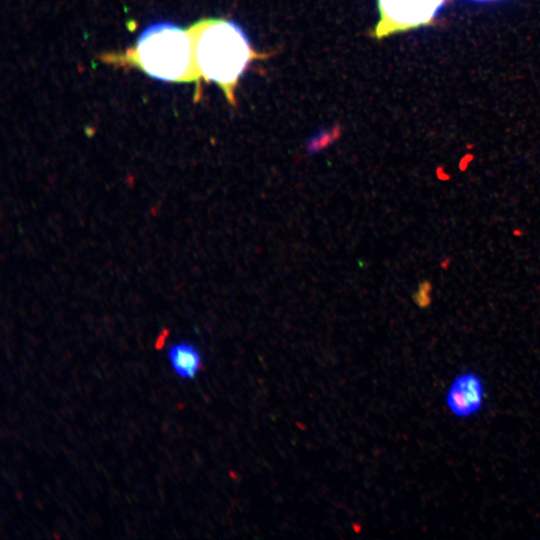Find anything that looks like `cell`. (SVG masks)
I'll use <instances>...</instances> for the list:
<instances>
[{
	"label": "cell",
	"instance_id": "cell-6",
	"mask_svg": "<svg viewBox=\"0 0 540 540\" xmlns=\"http://www.w3.org/2000/svg\"><path fill=\"white\" fill-rule=\"evenodd\" d=\"M431 291V283L428 281H425L420 284L417 295H421L420 298L415 299V302L421 306H426L430 304V292Z\"/></svg>",
	"mask_w": 540,
	"mask_h": 540
},
{
	"label": "cell",
	"instance_id": "cell-2",
	"mask_svg": "<svg viewBox=\"0 0 540 540\" xmlns=\"http://www.w3.org/2000/svg\"><path fill=\"white\" fill-rule=\"evenodd\" d=\"M131 61L157 80L181 82L199 78L189 30L169 22L152 24L140 34Z\"/></svg>",
	"mask_w": 540,
	"mask_h": 540
},
{
	"label": "cell",
	"instance_id": "cell-1",
	"mask_svg": "<svg viewBox=\"0 0 540 540\" xmlns=\"http://www.w3.org/2000/svg\"><path fill=\"white\" fill-rule=\"evenodd\" d=\"M188 30L199 78L215 82L235 105V88L250 62L270 54L254 51L242 28L226 19L201 20Z\"/></svg>",
	"mask_w": 540,
	"mask_h": 540
},
{
	"label": "cell",
	"instance_id": "cell-5",
	"mask_svg": "<svg viewBox=\"0 0 540 540\" xmlns=\"http://www.w3.org/2000/svg\"><path fill=\"white\" fill-rule=\"evenodd\" d=\"M168 357L172 368L182 378H194L201 367V355L198 349L187 342L171 345Z\"/></svg>",
	"mask_w": 540,
	"mask_h": 540
},
{
	"label": "cell",
	"instance_id": "cell-4",
	"mask_svg": "<svg viewBox=\"0 0 540 540\" xmlns=\"http://www.w3.org/2000/svg\"><path fill=\"white\" fill-rule=\"evenodd\" d=\"M484 384L473 372L458 375L446 394V405L456 417L466 418L476 414L484 401Z\"/></svg>",
	"mask_w": 540,
	"mask_h": 540
},
{
	"label": "cell",
	"instance_id": "cell-3",
	"mask_svg": "<svg viewBox=\"0 0 540 540\" xmlns=\"http://www.w3.org/2000/svg\"><path fill=\"white\" fill-rule=\"evenodd\" d=\"M446 0H378V39L432 23Z\"/></svg>",
	"mask_w": 540,
	"mask_h": 540
},
{
	"label": "cell",
	"instance_id": "cell-7",
	"mask_svg": "<svg viewBox=\"0 0 540 540\" xmlns=\"http://www.w3.org/2000/svg\"><path fill=\"white\" fill-rule=\"evenodd\" d=\"M475 1H490V0H475Z\"/></svg>",
	"mask_w": 540,
	"mask_h": 540
}]
</instances>
